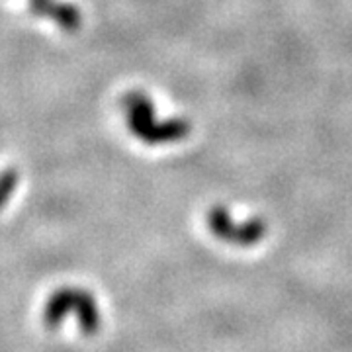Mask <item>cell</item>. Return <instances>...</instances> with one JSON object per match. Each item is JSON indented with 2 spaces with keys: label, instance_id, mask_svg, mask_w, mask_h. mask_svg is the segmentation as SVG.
<instances>
[{
  "label": "cell",
  "instance_id": "1",
  "mask_svg": "<svg viewBox=\"0 0 352 352\" xmlns=\"http://www.w3.org/2000/svg\"><path fill=\"white\" fill-rule=\"evenodd\" d=\"M69 315H75L82 335L92 337L102 327V314L96 298L85 288H59L50 296L43 307V323L47 329H59Z\"/></svg>",
  "mask_w": 352,
  "mask_h": 352
},
{
  "label": "cell",
  "instance_id": "3",
  "mask_svg": "<svg viewBox=\"0 0 352 352\" xmlns=\"http://www.w3.org/2000/svg\"><path fill=\"white\" fill-rule=\"evenodd\" d=\"M208 229L212 231V235L223 241L227 245L233 247H243L249 249L258 245L266 237V221L263 217H251L245 221H235L231 210L226 206H214L210 208V212L206 215Z\"/></svg>",
  "mask_w": 352,
  "mask_h": 352
},
{
  "label": "cell",
  "instance_id": "2",
  "mask_svg": "<svg viewBox=\"0 0 352 352\" xmlns=\"http://www.w3.org/2000/svg\"><path fill=\"white\" fill-rule=\"evenodd\" d=\"M127 120L135 135L145 143L159 145V143H173L188 135L190 126L186 120L173 118L166 122L155 120V110L149 98L141 94H131L127 100Z\"/></svg>",
  "mask_w": 352,
  "mask_h": 352
}]
</instances>
